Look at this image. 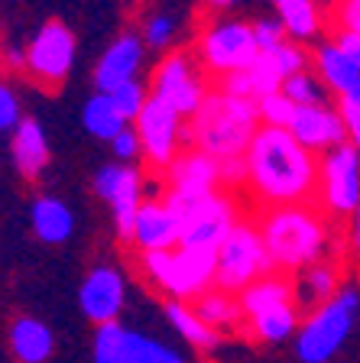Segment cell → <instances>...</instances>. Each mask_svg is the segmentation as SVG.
Here are the masks:
<instances>
[{
  "mask_svg": "<svg viewBox=\"0 0 360 363\" xmlns=\"http://www.w3.org/2000/svg\"><path fill=\"white\" fill-rule=\"evenodd\" d=\"M244 162H247V191L263 211L285 204H315L318 152L302 146L289 130L260 127Z\"/></svg>",
  "mask_w": 360,
  "mask_h": 363,
  "instance_id": "1",
  "label": "cell"
},
{
  "mask_svg": "<svg viewBox=\"0 0 360 363\" xmlns=\"http://www.w3.org/2000/svg\"><path fill=\"white\" fill-rule=\"evenodd\" d=\"M318 204H285L266 208L256 218V227L273 259V269L299 272L318 259L331 257V224Z\"/></svg>",
  "mask_w": 360,
  "mask_h": 363,
  "instance_id": "2",
  "label": "cell"
},
{
  "mask_svg": "<svg viewBox=\"0 0 360 363\" xmlns=\"http://www.w3.org/2000/svg\"><path fill=\"white\" fill-rule=\"evenodd\" d=\"M260 111L256 101L237 98L221 84L208 88L202 107L185 123V143L198 146L202 152L214 156L218 162L244 159L260 130Z\"/></svg>",
  "mask_w": 360,
  "mask_h": 363,
  "instance_id": "3",
  "label": "cell"
},
{
  "mask_svg": "<svg viewBox=\"0 0 360 363\" xmlns=\"http://www.w3.org/2000/svg\"><path fill=\"white\" fill-rule=\"evenodd\" d=\"M140 269L169 298L195 302L198 295L214 289L218 250L185 247V243H179L175 250H146V253H140Z\"/></svg>",
  "mask_w": 360,
  "mask_h": 363,
  "instance_id": "4",
  "label": "cell"
},
{
  "mask_svg": "<svg viewBox=\"0 0 360 363\" xmlns=\"http://www.w3.org/2000/svg\"><path fill=\"white\" fill-rule=\"evenodd\" d=\"M360 315V289L344 282L334 298L308 311L302 318V328L295 334V354L302 363H328L347 344L354 331V321Z\"/></svg>",
  "mask_w": 360,
  "mask_h": 363,
  "instance_id": "5",
  "label": "cell"
},
{
  "mask_svg": "<svg viewBox=\"0 0 360 363\" xmlns=\"http://www.w3.org/2000/svg\"><path fill=\"white\" fill-rule=\"evenodd\" d=\"M266 272H273V259L266 253L260 227H256V220L240 218L218 247V279H214V286L231 295H240Z\"/></svg>",
  "mask_w": 360,
  "mask_h": 363,
  "instance_id": "6",
  "label": "cell"
},
{
  "mask_svg": "<svg viewBox=\"0 0 360 363\" xmlns=\"http://www.w3.org/2000/svg\"><path fill=\"white\" fill-rule=\"evenodd\" d=\"M165 201L175 208L182 220V243L185 247H208L218 250L221 240L231 234V227L240 220V208L234 201V195L227 191H208V195H169L165 191Z\"/></svg>",
  "mask_w": 360,
  "mask_h": 363,
  "instance_id": "7",
  "label": "cell"
},
{
  "mask_svg": "<svg viewBox=\"0 0 360 363\" xmlns=\"http://www.w3.org/2000/svg\"><path fill=\"white\" fill-rule=\"evenodd\" d=\"M256 55H260V45L253 36V23L247 20H214L198 33L195 59L218 82L247 68L250 62H256Z\"/></svg>",
  "mask_w": 360,
  "mask_h": 363,
  "instance_id": "8",
  "label": "cell"
},
{
  "mask_svg": "<svg viewBox=\"0 0 360 363\" xmlns=\"http://www.w3.org/2000/svg\"><path fill=\"white\" fill-rule=\"evenodd\" d=\"M315 204L331 220L354 218L360 208V152L351 143H338L318 156Z\"/></svg>",
  "mask_w": 360,
  "mask_h": 363,
  "instance_id": "9",
  "label": "cell"
},
{
  "mask_svg": "<svg viewBox=\"0 0 360 363\" xmlns=\"http://www.w3.org/2000/svg\"><path fill=\"white\" fill-rule=\"evenodd\" d=\"M202 72L204 68L198 65L195 52H169V55H163V62H159L156 72H153L150 94L165 101L173 111H179L188 121V117L202 107L204 94H208V88H211Z\"/></svg>",
  "mask_w": 360,
  "mask_h": 363,
  "instance_id": "10",
  "label": "cell"
},
{
  "mask_svg": "<svg viewBox=\"0 0 360 363\" xmlns=\"http://www.w3.org/2000/svg\"><path fill=\"white\" fill-rule=\"evenodd\" d=\"M133 127L140 133L146 166L153 172H165L173 166V159L182 152V146H185V117L179 111H173L165 101L150 94V101L133 121Z\"/></svg>",
  "mask_w": 360,
  "mask_h": 363,
  "instance_id": "11",
  "label": "cell"
},
{
  "mask_svg": "<svg viewBox=\"0 0 360 363\" xmlns=\"http://www.w3.org/2000/svg\"><path fill=\"white\" fill-rule=\"evenodd\" d=\"M72 62H75V33L62 20L39 26L33 43L26 45V72L43 88H59L72 72Z\"/></svg>",
  "mask_w": 360,
  "mask_h": 363,
  "instance_id": "12",
  "label": "cell"
},
{
  "mask_svg": "<svg viewBox=\"0 0 360 363\" xmlns=\"http://www.w3.org/2000/svg\"><path fill=\"white\" fill-rule=\"evenodd\" d=\"M94 195L111 204L117 237L124 243H130L136 211H140V204L146 201V198H143V172L136 166H127V162L101 166L98 175H94Z\"/></svg>",
  "mask_w": 360,
  "mask_h": 363,
  "instance_id": "13",
  "label": "cell"
},
{
  "mask_svg": "<svg viewBox=\"0 0 360 363\" xmlns=\"http://www.w3.org/2000/svg\"><path fill=\"white\" fill-rule=\"evenodd\" d=\"M124 298H127V282H124V272L114 266H94L78 289L82 315L94 325L117 321L124 311Z\"/></svg>",
  "mask_w": 360,
  "mask_h": 363,
  "instance_id": "14",
  "label": "cell"
},
{
  "mask_svg": "<svg viewBox=\"0 0 360 363\" xmlns=\"http://www.w3.org/2000/svg\"><path fill=\"white\" fill-rule=\"evenodd\" d=\"M165 191L169 195H208V191H218L224 182H221V162L208 152H202L198 146L179 152L173 159V166L165 169Z\"/></svg>",
  "mask_w": 360,
  "mask_h": 363,
  "instance_id": "15",
  "label": "cell"
},
{
  "mask_svg": "<svg viewBox=\"0 0 360 363\" xmlns=\"http://www.w3.org/2000/svg\"><path fill=\"white\" fill-rule=\"evenodd\" d=\"M289 133L299 140L302 146H308L312 152L322 156L324 150L338 143H347V127L338 107L331 104H302L295 107V117L289 123Z\"/></svg>",
  "mask_w": 360,
  "mask_h": 363,
  "instance_id": "16",
  "label": "cell"
},
{
  "mask_svg": "<svg viewBox=\"0 0 360 363\" xmlns=\"http://www.w3.org/2000/svg\"><path fill=\"white\" fill-rule=\"evenodd\" d=\"M130 243L140 247V253L146 250H175L182 243V220L175 214V208L165 198H146L136 211L133 220V237Z\"/></svg>",
  "mask_w": 360,
  "mask_h": 363,
  "instance_id": "17",
  "label": "cell"
},
{
  "mask_svg": "<svg viewBox=\"0 0 360 363\" xmlns=\"http://www.w3.org/2000/svg\"><path fill=\"white\" fill-rule=\"evenodd\" d=\"M143 55H146L143 36H136V33H130V30L120 33V36L107 45V52L101 55L98 68H94V88L111 94L114 88L133 82L143 68Z\"/></svg>",
  "mask_w": 360,
  "mask_h": 363,
  "instance_id": "18",
  "label": "cell"
},
{
  "mask_svg": "<svg viewBox=\"0 0 360 363\" xmlns=\"http://www.w3.org/2000/svg\"><path fill=\"white\" fill-rule=\"evenodd\" d=\"M244 328L253 340L260 344H283V340L295 337L302 328V308L299 302H279V305H270V308L256 311V315H247L244 318Z\"/></svg>",
  "mask_w": 360,
  "mask_h": 363,
  "instance_id": "19",
  "label": "cell"
},
{
  "mask_svg": "<svg viewBox=\"0 0 360 363\" xmlns=\"http://www.w3.org/2000/svg\"><path fill=\"white\" fill-rule=\"evenodd\" d=\"M10 152H13V166L23 179H39L49 166V140H45L39 121L33 117H23L13 127V143H10Z\"/></svg>",
  "mask_w": 360,
  "mask_h": 363,
  "instance_id": "20",
  "label": "cell"
},
{
  "mask_svg": "<svg viewBox=\"0 0 360 363\" xmlns=\"http://www.w3.org/2000/svg\"><path fill=\"white\" fill-rule=\"evenodd\" d=\"M10 354L16 363H45L55 350V337L49 331V325H43L33 315H20L10 325Z\"/></svg>",
  "mask_w": 360,
  "mask_h": 363,
  "instance_id": "21",
  "label": "cell"
},
{
  "mask_svg": "<svg viewBox=\"0 0 360 363\" xmlns=\"http://www.w3.org/2000/svg\"><path fill=\"white\" fill-rule=\"evenodd\" d=\"M341 286L344 282H341L338 263H331V257L318 259V263L299 269V276H295V302H299V308L312 311L318 305H324L328 298H334Z\"/></svg>",
  "mask_w": 360,
  "mask_h": 363,
  "instance_id": "22",
  "label": "cell"
},
{
  "mask_svg": "<svg viewBox=\"0 0 360 363\" xmlns=\"http://www.w3.org/2000/svg\"><path fill=\"white\" fill-rule=\"evenodd\" d=\"M218 84L224 91H231V94H237V98H247V101H260V98H266V94H273V91H283V78H279L276 65L270 62L266 52L256 55V62H250L247 68H240L234 75L221 78Z\"/></svg>",
  "mask_w": 360,
  "mask_h": 363,
  "instance_id": "23",
  "label": "cell"
},
{
  "mask_svg": "<svg viewBox=\"0 0 360 363\" xmlns=\"http://www.w3.org/2000/svg\"><path fill=\"white\" fill-rule=\"evenodd\" d=\"M312 65H315V75L324 82V88L331 94H338V98L360 84V68L341 52L334 39L318 43V49L312 52Z\"/></svg>",
  "mask_w": 360,
  "mask_h": 363,
  "instance_id": "24",
  "label": "cell"
},
{
  "mask_svg": "<svg viewBox=\"0 0 360 363\" xmlns=\"http://www.w3.org/2000/svg\"><path fill=\"white\" fill-rule=\"evenodd\" d=\"M33 230L43 243H65L75 234V214L62 198L43 195L33 201Z\"/></svg>",
  "mask_w": 360,
  "mask_h": 363,
  "instance_id": "25",
  "label": "cell"
},
{
  "mask_svg": "<svg viewBox=\"0 0 360 363\" xmlns=\"http://www.w3.org/2000/svg\"><path fill=\"white\" fill-rule=\"evenodd\" d=\"M237 298H240V308H244V318L256 315V311L270 308V305L293 302L295 298V279H289L285 272L273 269V272H266V276H260L253 286L244 289Z\"/></svg>",
  "mask_w": 360,
  "mask_h": 363,
  "instance_id": "26",
  "label": "cell"
},
{
  "mask_svg": "<svg viewBox=\"0 0 360 363\" xmlns=\"http://www.w3.org/2000/svg\"><path fill=\"white\" fill-rule=\"evenodd\" d=\"M165 318H169V325L179 331V337H185L192 347L214 350L221 344V331H214L192 305L179 302V298H169V302H165Z\"/></svg>",
  "mask_w": 360,
  "mask_h": 363,
  "instance_id": "27",
  "label": "cell"
},
{
  "mask_svg": "<svg viewBox=\"0 0 360 363\" xmlns=\"http://www.w3.org/2000/svg\"><path fill=\"white\" fill-rule=\"evenodd\" d=\"M279 23L293 43H312L322 33V4L318 0H283L279 4Z\"/></svg>",
  "mask_w": 360,
  "mask_h": 363,
  "instance_id": "28",
  "label": "cell"
},
{
  "mask_svg": "<svg viewBox=\"0 0 360 363\" xmlns=\"http://www.w3.org/2000/svg\"><path fill=\"white\" fill-rule=\"evenodd\" d=\"M192 308L208 321L214 331H227V328H240L244 325V308H240V298L224 289H208L204 295H198Z\"/></svg>",
  "mask_w": 360,
  "mask_h": 363,
  "instance_id": "29",
  "label": "cell"
},
{
  "mask_svg": "<svg viewBox=\"0 0 360 363\" xmlns=\"http://www.w3.org/2000/svg\"><path fill=\"white\" fill-rule=\"evenodd\" d=\"M82 123H84V130H88L91 136H98V140H107V143H111V140L120 133V130L127 127L124 113L117 111L114 98H111V94H104V91H94V94L84 101Z\"/></svg>",
  "mask_w": 360,
  "mask_h": 363,
  "instance_id": "30",
  "label": "cell"
},
{
  "mask_svg": "<svg viewBox=\"0 0 360 363\" xmlns=\"http://www.w3.org/2000/svg\"><path fill=\"white\" fill-rule=\"evenodd\" d=\"M91 363H130V331L120 321L98 325L94 347H91Z\"/></svg>",
  "mask_w": 360,
  "mask_h": 363,
  "instance_id": "31",
  "label": "cell"
},
{
  "mask_svg": "<svg viewBox=\"0 0 360 363\" xmlns=\"http://www.w3.org/2000/svg\"><path fill=\"white\" fill-rule=\"evenodd\" d=\"M283 94L289 101H293L295 107H302V104H328V94L331 91L324 88V82L315 75V72H299V75H293V78H285L283 82Z\"/></svg>",
  "mask_w": 360,
  "mask_h": 363,
  "instance_id": "32",
  "label": "cell"
},
{
  "mask_svg": "<svg viewBox=\"0 0 360 363\" xmlns=\"http://www.w3.org/2000/svg\"><path fill=\"white\" fill-rule=\"evenodd\" d=\"M130 363H185V357L163 340L130 331Z\"/></svg>",
  "mask_w": 360,
  "mask_h": 363,
  "instance_id": "33",
  "label": "cell"
},
{
  "mask_svg": "<svg viewBox=\"0 0 360 363\" xmlns=\"http://www.w3.org/2000/svg\"><path fill=\"white\" fill-rule=\"evenodd\" d=\"M256 111H260V123H263V127H283V130H289V123H293V117H295V104L285 98L283 91H273V94L260 98V101H256Z\"/></svg>",
  "mask_w": 360,
  "mask_h": 363,
  "instance_id": "34",
  "label": "cell"
},
{
  "mask_svg": "<svg viewBox=\"0 0 360 363\" xmlns=\"http://www.w3.org/2000/svg\"><path fill=\"white\" fill-rule=\"evenodd\" d=\"M266 55H270V62L276 65V72H279V78H283V82L308 68V52L302 49V43H293V39L279 43L276 49H270Z\"/></svg>",
  "mask_w": 360,
  "mask_h": 363,
  "instance_id": "35",
  "label": "cell"
},
{
  "mask_svg": "<svg viewBox=\"0 0 360 363\" xmlns=\"http://www.w3.org/2000/svg\"><path fill=\"white\" fill-rule=\"evenodd\" d=\"M111 98H114V104H117V111L124 113V121L133 123L136 117H140V111L146 107V101H150V88L133 78V82H127V84H120V88H114Z\"/></svg>",
  "mask_w": 360,
  "mask_h": 363,
  "instance_id": "36",
  "label": "cell"
},
{
  "mask_svg": "<svg viewBox=\"0 0 360 363\" xmlns=\"http://www.w3.org/2000/svg\"><path fill=\"white\" fill-rule=\"evenodd\" d=\"M175 30H179V26H175V20L169 13H153V16H146L140 36L150 49H169L175 39Z\"/></svg>",
  "mask_w": 360,
  "mask_h": 363,
  "instance_id": "37",
  "label": "cell"
},
{
  "mask_svg": "<svg viewBox=\"0 0 360 363\" xmlns=\"http://www.w3.org/2000/svg\"><path fill=\"white\" fill-rule=\"evenodd\" d=\"M111 150H114V156H117V162H127V166H133L136 159H143V143H140L136 127L127 123V127L111 140Z\"/></svg>",
  "mask_w": 360,
  "mask_h": 363,
  "instance_id": "38",
  "label": "cell"
},
{
  "mask_svg": "<svg viewBox=\"0 0 360 363\" xmlns=\"http://www.w3.org/2000/svg\"><path fill=\"white\" fill-rule=\"evenodd\" d=\"M331 23L338 30L360 33V0H334L331 4Z\"/></svg>",
  "mask_w": 360,
  "mask_h": 363,
  "instance_id": "39",
  "label": "cell"
},
{
  "mask_svg": "<svg viewBox=\"0 0 360 363\" xmlns=\"http://www.w3.org/2000/svg\"><path fill=\"white\" fill-rule=\"evenodd\" d=\"M253 36H256V45H260V52H270V49H276L279 43H285V26L276 20H256L253 23Z\"/></svg>",
  "mask_w": 360,
  "mask_h": 363,
  "instance_id": "40",
  "label": "cell"
},
{
  "mask_svg": "<svg viewBox=\"0 0 360 363\" xmlns=\"http://www.w3.org/2000/svg\"><path fill=\"white\" fill-rule=\"evenodd\" d=\"M20 121H23V113H20L16 91L10 88L7 82H0V133H4V130H13Z\"/></svg>",
  "mask_w": 360,
  "mask_h": 363,
  "instance_id": "41",
  "label": "cell"
},
{
  "mask_svg": "<svg viewBox=\"0 0 360 363\" xmlns=\"http://www.w3.org/2000/svg\"><path fill=\"white\" fill-rule=\"evenodd\" d=\"M338 111H341L344 127H347V143L360 152V111L357 107H351V104H344V101H338Z\"/></svg>",
  "mask_w": 360,
  "mask_h": 363,
  "instance_id": "42",
  "label": "cell"
},
{
  "mask_svg": "<svg viewBox=\"0 0 360 363\" xmlns=\"http://www.w3.org/2000/svg\"><path fill=\"white\" fill-rule=\"evenodd\" d=\"M334 43H338V49L347 55V59L354 62V65L360 68V33H347V30H338L334 33Z\"/></svg>",
  "mask_w": 360,
  "mask_h": 363,
  "instance_id": "43",
  "label": "cell"
},
{
  "mask_svg": "<svg viewBox=\"0 0 360 363\" xmlns=\"http://www.w3.org/2000/svg\"><path fill=\"white\" fill-rule=\"evenodd\" d=\"M0 59H4V65L13 68V72H23V68H26V49H20V45L7 43L4 49H0Z\"/></svg>",
  "mask_w": 360,
  "mask_h": 363,
  "instance_id": "44",
  "label": "cell"
},
{
  "mask_svg": "<svg viewBox=\"0 0 360 363\" xmlns=\"http://www.w3.org/2000/svg\"><path fill=\"white\" fill-rule=\"evenodd\" d=\"M351 247H354V253L360 257V208L354 211V218H351Z\"/></svg>",
  "mask_w": 360,
  "mask_h": 363,
  "instance_id": "45",
  "label": "cell"
},
{
  "mask_svg": "<svg viewBox=\"0 0 360 363\" xmlns=\"http://www.w3.org/2000/svg\"><path fill=\"white\" fill-rule=\"evenodd\" d=\"M338 101H344V104H351V107H357V111H360V84H357V88H351L347 94H341Z\"/></svg>",
  "mask_w": 360,
  "mask_h": 363,
  "instance_id": "46",
  "label": "cell"
},
{
  "mask_svg": "<svg viewBox=\"0 0 360 363\" xmlns=\"http://www.w3.org/2000/svg\"><path fill=\"white\" fill-rule=\"evenodd\" d=\"M237 4H244V0H208V7H214V10H231Z\"/></svg>",
  "mask_w": 360,
  "mask_h": 363,
  "instance_id": "47",
  "label": "cell"
},
{
  "mask_svg": "<svg viewBox=\"0 0 360 363\" xmlns=\"http://www.w3.org/2000/svg\"><path fill=\"white\" fill-rule=\"evenodd\" d=\"M273 4H276V7H279V4H283V0H273Z\"/></svg>",
  "mask_w": 360,
  "mask_h": 363,
  "instance_id": "48",
  "label": "cell"
}]
</instances>
